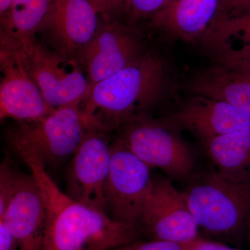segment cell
<instances>
[{"mask_svg":"<svg viewBox=\"0 0 250 250\" xmlns=\"http://www.w3.org/2000/svg\"><path fill=\"white\" fill-rule=\"evenodd\" d=\"M40 187L46 210L41 250H112L138 240L139 230L62 192L28 148L11 143Z\"/></svg>","mask_w":250,"mask_h":250,"instance_id":"obj_1","label":"cell"},{"mask_svg":"<svg viewBox=\"0 0 250 250\" xmlns=\"http://www.w3.org/2000/svg\"><path fill=\"white\" fill-rule=\"evenodd\" d=\"M166 83L164 60L146 52L136 62L90 87L81 105L92 124L108 132L146 111L160 98Z\"/></svg>","mask_w":250,"mask_h":250,"instance_id":"obj_2","label":"cell"},{"mask_svg":"<svg viewBox=\"0 0 250 250\" xmlns=\"http://www.w3.org/2000/svg\"><path fill=\"white\" fill-rule=\"evenodd\" d=\"M182 192L199 228L223 238L239 236L250 219V181L209 170L192 174Z\"/></svg>","mask_w":250,"mask_h":250,"instance_id":"obj_3","label":"cell"},{"mask_svg":"<svg viewBox=\"0 0 250 250\" xmlns=\"http://www.w3.org/2000/svg\"><path fill=\"white\" fill-rule=\"evenodd\" d=\"M93 128L80 106H65L38 121L18 122L8 139L28 148L47 167L73 156Z\"/></svg>","mask_w":250,"mask_h":250,"instance_id":"obj_4","label":"cell"},{"mask_svg":"<svg viewBox=\"0 0 250 250\" xmlns=\"http://www.w3.org/2000/svg\"><path fill=\"white\" fill-rule=\"evenodd\" d=\"M118 139L149 167H157L170 177L189 179L195 168V156L175 130L146 115L118 129Z\"/></svg>","mask_w":250,"mask_h":250,"instance_id":"obj_5","label":"cell"},{"mask_svg":"<svg viewBox=\"0 0 250 250\" xmlns=\"http://www.w3.org/2000/svg\"><path fill=\"white\" fill-rule=\"evenodd\" d=\"M21 50L28 71L49 106L81 107L90 86L80 61L63 51L50 50L36 41Z\"/></svg>","mask_w":250,"mask_h":250,"instance_id":"obj_6","label":"cell"},{"mask_svg":"<svg viewBox=\"0 0 250 250\" xmlns=\"http://www.w3.org/2000/svg\"><path fill=\"white\" fill-rule=\"evenodd\" d=\"M152 179L150 167L117 139L111 144L107 214L119 223L139 229Z\"/></svg>","mask_w":250,"mask_h":250,"instance_id":"obj_7","label":"cell"},{"mask_svg":"<svg viewBox=\"0 0 250 250\" xmlns=\"http://www.w3.org/2000/svg\"><path fill=\"white\" fill-rule=\"evenodd\" d=\"M199 229L182 192L170 179L153 178L140 219V232L149 240L188 245L200 238Z\"/></svg>","mask_w":250,"mask_h":250,"instance_id":"obj_8","label":"cell"},{"mask_svg":"<svg viewBox=\"0 0 250 250\" xmlns=\"http://www.w3.org/2000/svg\"><path fill=\"white\" fill-rule=\"evenodd\" d=\"M106 131L90 129L72 156L67 176V195L107 213L106 188L111 164V145Z\"/></svg>","mask_w":250,"mask_h":250,"instance_id":"obj_9","label":"cell"},{"mask_svg":"<svg viewBox=\"0 0 250 250\" xmlns=\"http://www.w3.org/2000/svg\"><path fill=\"white\" fill-rule=\"evenodd\" d=\"M104 19L93 39L77 53L90 87L121 71L144 54L136 31L111 17L104 16Z\"/></svg>","mask_w":250,"mask_h":250,"instance_id":"obj_10","label":"cell"},{"mask_svg":"<svg viewBox=\"0 0 250 250\" xmlns=\"http://www.w3.org/2000/svg\"><path fill=\"white\" fill-rule=\"evenodd\" d=\"M0 65L1 121H38L54 111L28 71L21 49L1 42Z\"/></svg>","mask_w":250,"mask_h":250,"instance_id":"obj_11","label":"cell"},{"mask_svg":"<svg viewBox=\"0 0 250 250\" xmlns=\"http://www.w3.org/2000/svg\"><path fill=\"white\" fill-rule=\"evenodd\" d=\"M175 131L186 130L202 143L237 131L250 129V116L225 102L192 95L164 119Z\"/></svg>","mask_w":250,"mask_h":250,"instance_id":"obj_12","label":"cell"},{"mask_svg":"<svg viewBox=\"0 0 250 250\" xmlns=\"http://www.w3.org/2000/svg\"><path fill=\"white\" fill-rule=\"evenodd\" d=\"M21 250H41L46 221L43 197L32 173L17 172L16 189L0 218Z\"/></svg>","mask_w":250,"mask_h":250,"instance_id":"obj_13","label":"cell"},{"mask_svg":"<svg viewBox=\"0 0 250 250\" xmlns=\"http://www.w3.org/2000/svg\"><path fill=\"white\" fill-rule=\"evenodd\" d=\"M98 14L88 0H53L42 27L50 31L61 50L72 56L93 39Z\"/></svg>","mask_w":250,"mask_h":250,"instance_id":"obj_14","label":"cell"},{"mask_svg":"<svg viewBox=\"0 0 250 250\" xmlns=\"http://www.w3.org/2000/svg\"><path fill=\"white\" fill-rule=\"evenodd\" d=\"M221 0H171L152 16V26L186 41H200L218 14Z\"/></svg>","mask_w":250,"mask_h":250,"instance_id":"obj_15","label":"cell"},{"mask_svg":"<svg viewBox=\"0 0 250 250\" xmlns=\"http://www.w3.org/2000/svg\"><path fill=\"white\" fill-rule=\"evenodd\" d=\"M200 41L218 64L243 67L250 62V15L216 18Z\"/></svg>","mask_w":250,"mask_h":250,"instance_id":"obj_16","label":"cell"},{"mask_svg":"<svg viewBox=\"0 0 250 250\" xmlns=\"http://www.w3.org/2000/svg\"><path fill=\"white\" fill-rule=\"evenodd\" d=\"M192 95L221 100L250 116V72L218 64L189 80Z\"/></svg>","mask_w":250,"mask_h":250,"instance_id":"obj_17","label":"cell"},{"mask_svg":"<svg viewBox=\"0 0 250 250\" xmlns=\"http://www.w3.org/2000/svg\"><path fill=\"white\" fill-rule=\"evenodd\" d=\"M53 0H14L1 17V42L24 49L35 42Z\"/></svg>","mask_w":250,"mask_h":250,"instance_id":"obj_18","label":"cell"},{"mask_svg":"<svg viewBox=\"0 0 250 250\" xmlns=\"http://www.w3.org/2000/svg\"><path fill=\"white\" fill-rule=\"evenodd\" d=\"M203 145L217 170L250 181V129L218 136Z\"/></svg>","mask_w":250,"mask_h":250,"instance_id":"obj_19","label":"cell"},{"mask_svg":"<svg viewBox=\"0 0 250 250\" xmlns=\"http://www.w3.org/2000/svg\"><path fill=\"white\" fill-rule=\"evenodd\" d=\"M17 172L11 167L8 161H4L1 163L0 166V218L4 215L14 195Z\"/></svg>","mask_w":250,"mask_h":250,"instance_id":"obj_20","label":"cell"},{"mask_svg":"<svg viewBox=\"0 0 250 250\" xmlns=\"http://www.w3.org/2000/svg\"><path fill=\"white\" fill-rule=\"evenodd\" d=\"M171 0H127L125 11L131 22L145 16H153L165 8Z\"/></svg>","mask_w":250,"mask_h":250,"instance_id":"obj_21","label":"cell"},{"mask_svg":"<svg viewBox=\"0 0 250 250\" xmlns=\"http://www.w3.org/2000/svg\"><path fill=\"white\" fill-rule=\"evenodd\" d=\"M190 244H179L172 242L155 240L148 241L136 240L112 250H188Z\"/></svg>","mask_w":250,"mask_h":250,"instance_id":"obj_22","label":"cell"},{"mask_svg":"<svg viewBox=\"0 0 250 250\" xmlns=\"http://www.w3.org/2000/svg\"><path fill=\"white\" fill-rule=\"evenodd\" d=\"M98 14L111 17V14L126 9L127 0H88Z\"/></svg>","mask_w":250,"mask_h":250,"instance_id":"obj_23","label":"cell"},{"mask_svg":"<svg viewBox=\"0 0 250 250\" xmlns=\"http://www.w3.org/2000/svg\"><path fill=\"white\" fill-rule=\"evenodd\" d=\"M250 15V0H233L223 14L215 18H236Z\"/></svg>","mask_w":250,"mask_h":250,"instance_id":"obj_24","label":"cell"},{"mask_svg":"<svg viewBox=\"0 0 250 250\" xmlns=\"http://www.w3.org/2000/svg\"><path fill=\"white\" fill-rule=\"evenodd\" d=\"M0 250H21L16 238L0 221Z\"/></svg>","mask_w":250,"mask_h":250,"instance_id":"obj_25","label":"cell"},{"mask_svg":"<svg viewBox=\"0 0 250 250\" xmlns=\"http://www.w3.org/2000/svg\"><path fill=\"white\" fill-rule=\"evenodd\" d=\"M188 250H238L230 248L223 243L207 241L202 238H197L196 241L192 242L189 245Z\"/></svg>","mask_w":250,"mask_h":250,"instance_id":"obj_26","label":"cell"},{"mask_svg":"<svg viewBox=\"0 0 250 250\" xmlns=\"http://www.w3.org/2000/svg\"><path fill=\"white\" fill-rule=\"evenodd\" d=\"M14 0H0V14L1 17L4 16L9 11Z\"/></svg>","mask_w":250,"mask_h":250,"instance_id":"obj_27","label":"cell"},{"mask_svg":"<svg viewBox=\"0 0 250 250\" xmlns=\"http://www.w3.org/2000/svg\"><path fill=\"white\" fill-rule=\"evenodd\" d=\"M233 0H221L220 1V7H219L218 14H217L216 16H219V15L223 14L227 9H228L229 6L231 4Z\"/></svg>","mask_w":250,"mask_h":250,"instance_id":"obj_28","label":"cell"},{"mask_svg":"<svg viewBox=\"0 0 250 250\" xmlns=\"http://www.w3.org/2000/svg\"><path fill=\"white\" fill-rule=\"evenodd\" d=\"M235 69H238V70H245V71L250 72V62L246 64V65H243V67H239V68Z\"/></svg>","mask_w":250,"mask_h":250,"instance_id":"obj_29","label":"cell"},{"mask_svg":"<svg viewBox=\"0 0 250 250\" xmlns=\"http://www.w3.org/2000/svg\"><path fill=\"white\" fill-rule=\"evenodd\" d=\"M247 229H248V237H249V241L250 243V219L249 222L248 223V227H247Z\"/></svg>","mask_w":250,"mask_h":250,"instance_id":"obj_30","label":"cell"}]
</instances>
